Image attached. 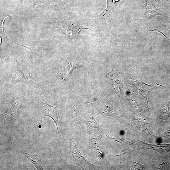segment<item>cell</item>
Segmentation results:
<instances>
[{
    "label": "cell",
    "mask_w": 170,
    "mask_h": 170,
    "mask_svg": "<svg viewBox=\"0 0 170 170\" xmlns=\"http://www.w3.org/2000/svg\"><path fill=\"white\" fill-rule=\"evenodd\" d=\"M70 163L79 166L82 170L96 169L99 168L90 163L85 158L77 148L75 143L72 139L70 146L69 154Z\"/></svg>",
    "instance_id": "1"
},
{
    "label": "cell",
    "mask_w": 170,
    "mask_h": 170,
    "mask_svg": "<svg viewBox=\"0 0 170 170\" xmlns=\"http://www.w3.org/2000/svg\"><path fill=\"white\" fill-rule=\"evenodd\" d=\"M38 101L42 108V116H49L54 120L57 126L58 133L60 134L59 123L60 115L63 110L60 109L59 106L55 107L48 105L42 98L38 100Z\"/></svg>",
    "instance_id": "2"
},
{
    "label": "cell",
    "mask_w": 170,
    "mask_h": 170,
    "mask_svg": "<svg viewBox=\"0 0 170 170\" xmlns=\"http://www.w3.org/2000/svg\"><path fill=\"white\" fill-rule=\"evenodd\" d=\"M161 14L158 11H155L154 9L150 8L148 6L144 15L143 18L140 20L134 19L133 22L134 26L143 29L145 32L150 31L149 29L151 28L148 25L149 20L155 15Z\"/></svg>",
    "instance_id": "3"
},
{
    "label": "cell",
    "mask_w": 170,
    "mask_h": 170,
    "mask_svg": "<svg viewBox=\"0 0 170 170\" xmlns=\"http://www.w3.org/2000/svg\"><path fill=\"white\" fill-rule=\"evenodd\" d=\"M91 144L97 157L102 158L104 155L106 147L104 142L100 138L97 136L92 139Z\"/></svg>",
    "instance_id": "4"
},
{
    "label": "cell",
    "mask_w": 170,
    "mask_h": 170,
    "mask_svg": "<svg viewBox=\"0 0 170 170\" xmlns=\"http://www.w3.org/2000/svg\"><path fill=\"white\" fill-rule=\"evenodd\" d=\"M93 110H88L84 114V118L85 124L89 128H95L101 132L98 128V124L95 120Z\"/></svg>",
    "instance_id": "5"
},
{
    "label": "cell",
    "mask_w": 170,
    "mask_h": 170,
    "mask_svg": "<svg viewBox=\"0 0 170 170\" xmlns=\"http://www.w3.org/2000/svg\"><path fill=\"white\" fill-rule=\"evenodd\" d=\"M170 116V102L167 105L161 114L160 122L161 125H163Z\"/></svg>",
    "instance_id": "6"
},
{
    "label": "cell",
    "mask_w": 170,
    "mask_h": 170,
    "mask_svg": "<svg viewBox=\"0 0 170 170\" xmlns=\"http://www.w3.org/2000/svg\"><path fill=\"white\" fill-rule=\"evenodd\" d=\"M25 155L33 163L37 169L38 170H43L41 166L42 162L39 158L34 155H31L26 153H25Z\"/></svg>",
    "instance_id": "7"
},
{
    "label": "cell",
    "mask_w": 170,
    "mask_h": 170,
    "mask_svg": "<svg viewBox=\"0 0 170 170\" xmlns=\"http://www.w3.org/2000/svg\"><path fill=\"white\" fill-rule=\"evenodd\" d=\"M134 125L142 131L148 130V125L147 123L140 119H135L133 120Z\"/></svg>",
    "instance_id": "8"
},
{
    "label": "cell",
    "mask_w": 170,
    "mask_h": 170,
    "mask_svg": "<svg viewBox=\"0 0 170 170\" xmlns=\"http://www.w3.org/2000/svg\"><path fill=\"white\" fill-rule=\"evenodd\" d=\"M158 169H168L170 168V163L167 159H163L160 161L157 166Z\"/></svg>",
    "instance_id": "9"
},
{
    "label": "cell",
    "mask_w": 170,
    "mask_h": 170,
    "mask_svg": "<svg viewBox=\"0 0 170 170\" xmlns=\"http://www.w3.org/2000/svg\"><path fill=\"white\" fill-rule=\"evenodd\" d=\"M134 168L135 169H145V167L139 161H136L134 164Z\"/></svg>",
    "instance_id": "10"
},
{
    "label": "cell",
    "mask_w": 170,
    "mask_h": 170,
    "mask_svg": "<svg viewBox=\"0 0 170 170\" xmlns=\"http://www.w3.org/2000/svg\"><path fill=\"white\" fill-rule=\"evenodd\" d=\"M159 137H164L170 139V125L167 130L161 135L159 136Z\"/></svg>",
    "instance_id": "11"
}]
</instances>
